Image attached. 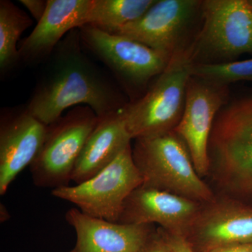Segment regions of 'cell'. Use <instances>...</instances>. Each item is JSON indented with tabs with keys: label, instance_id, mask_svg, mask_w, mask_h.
<instances>
[{
	"label": "cell",
	"instance_id": "cell-18",
	"mask_svg": "<svg viewBox=\"0 0 252 252\" xmlns=\"http://www.w3.org/2000/svg\"><path fill=\"white\" fill-rule=\"evenodd\" d=\"M33 24L24 11L9 0L0 1V70L1 75L20 63L18 42Z\"/></svg>",
	"mask_w": 252,
	"mask_h": 252
},
{
	"label": "cell",
	"instance_id": "cell-4",
	"mask_svg": "<svg viewBox=\"0 0 252 252\" xmlns=\"http://www.w3.org/2000/svg\"><path fill=\"white\" fill-rule=\"evenodd\" d=\"M210 171L227 190H252V96L226 104L209 141Z\"/></svg>",
	"mask_w": 252,
	"mask_h": 252
},
{
	"label": "cell",
	"instance_id": "cell-9",
	"mask_svg": "<svg viewBox=\"0 0 252 252\" xmlns=\"http://www.w3.org/2000/svg\"><path fill=\"white\" fill-rule=\"evenodd\" d=\"M81 42L105 64L128 91L147 90L149 81L167 67L170 60L130 38L86 25L79 28Z\"/></svg>",
	"mask_w": 252,
	"mask_h": 252
},
{
	"label": "cell",
	"instance_id": "cell-22",
	"mask_svg": "<svg viewBox=\"0 0 252 252\" xmlns=\"http://www.w3.org/2000/svg\"><path fill=\"white\" fill-rule=\"evenodd\" d=\"M140 252H170L158 232L152 233Z\"/></svg>",
	"mask_w": 252,
	"mask_h": 252
},
{
	"label": "cell",
	"instance_id": "cell-13",
	"mask_svg": "<svg viewBox=\"0 0 252 252\" xmlns=\"http://www.w3.org/2000/svg\"><path fill=\"white\" fill-rule=\"evenodd\" d=\"M92 0H48L45 14L18 46L20 62L47 60L68 33L88 25Z\"/></svg>",
	"mask_w": 252,
	"mask_h": 252
},
{
	"label": "cell",
	"instance_id": "cell-24",
	"mask_svg": "<svg viewBox=\"0 0 252 252\" xmlns=\"http://www.w3.org/2000/svg\"><path fill=\"white\" fill-rule=\"evenodd\" d=\"M250 4H251V5L252 6V0H251V1H250Z\"/></svg>",
	"mask_w": 252,
	"mask_h": 252
},
{
	"label": "cell",
	"instance_id": "cell-6",
	"mask_svg": "<svg viewBox=\"0 0 252 252\" xmlns=\"http://www.w3.org/2000/svg\"><path fill=\"white\" fill-rule=\"evenodd\" d=\"M98 117L87 106H77L47 126L45 140L30 165L36 187H67L74 167Z\"/></svg>",
	"mask_w": 252,
	"mask_h": 252
},
{
	"label": "cell",
	"instance_id": "cell-3",
	"mask_svg": "<svg viewBox=\"0 0 252 252\" xmlns=\"http://www.w3.org/2000/svg\"><path fill=\"white\" fill-rule=\"evenodd\" d=\"M191 66L186 51L176 55L142 96L123 107L121 116L132 139L175 130L185 110Z\"/></svg>",
	"mask_w": 252,
	"mask_h": 252
},
{
	"label": "cell",
	"instance_id": "cell-21",
	"mask_svg": "<svg viewBox=\"0 0 252 252\" xmlns=\"http://www.w3.org/2000/svg\"><path fill=\"white\" fill-rule=\"evenodd\" d=\"M19 2L28 10L36 22L45 14L48 4L47 0H20Z\"/></svg>",
	"mask_w": 252,
	"mask_h": 252
},
{
	"label": "cell",
	"instance_id": "cell-23",
	"mask_svg": "<svg viewBox=\"0 0 252 252\" xmlns=\"http://www.w3.org/2000/svg\"><path fill=\"white\" fill-rule=\"evenodd\" d=\"M206 252H252V242L218 247Z\"/></svg>",
	"mask_w": 252,
	"mask_h": 252
},
{
	"label": "cell",
	"instance_id": "cell-19",
	"mask_svg": "<svg viewBox=\"0 0 252 252\" xmlns=\"http://www.w3.org/2000/svg\"><path fill=\"white\" fill-rule=\"evenodd\" d=\"M191 75L220 85L240 81H252V59L242 61L192 64Z\"/></svg>",
	"mask_w": 252,
	"mask_h": 252
},
{
	"label": "cell",
	"instance_id": "cell-5",
	"mask_svg": "<svg viewBox=\"0 0 252 252\" xmlns=\"http://www.w3.org/2000/svg\"><path fill=\"white\" fill-rule=\"evenodd\" d=\"M186 53L193 64L231 62L252 53L250 1H203L200 26Z\"/></svg>",
	"mask_w": 252,
	"mask_h": 252
},
{
	"label": "cell",
	"instance_id": "cell-1",
	"mask_svg": "<svg viewBox=\"0 0 252 252\" xmlns=\"http://www.w3.org/2000/svg\"><path fill=\"white\" fill-rule=\"evenodd\" d=\"M80 32L74 30L53 51L26 106L44 125L59 120L69 107L87 106L98 117L122 110V94L83 51Z\"/></svg>",
	"mask_w": 252,
	"mask_h": 252
},
{
	"label": "cell",
	"instance_id": "cell-14",
	"mask_svg": "<svg viewBox=\"0 0 252 252\" xmlns=\"http://www.w3.org/2000/svg\"><path fill=\"white\" fill-rule=\"evenodd\" d=\"M65 220L77 235L70 252H140L153 233L152 225L109 221L77 208L68 210Z\"/></svg>",
	"mask_w": 252,
	"mask_h": 252
},
{
	"label": "cell",
	"instance_id": "cell-12",
	"mask_svg": "<svg viewBox=\"0 0 252 252\" xmlns=\"http://www.w3.org/2000/svg\"><path fill=\"white\" fill-rule=\"evenodd\" d=\"M201 210L198 202L141 186L126 200L118 223H158L167 233L184 237Z\"/></svg>",
	"mask_w": 252,
	"mask_h": 252
},
{
	"label": "cell",
	"instance_id": "cell-7",
	"mask_svg": "<svg viewBox=\"0 0 252 252\" xmlns=\"http://www.w3.org/2000/svg\"><path fill=\"white\" fill-rule=\"evenodd\" d=\"M142 184L130 145L90 180L53 189L51 194L74 204L85 215L118 223L126 200Z\"/></svg>",
	"mask_w": 252,
	"mask_h": 252
},
{
	"label": "cell",
	"instance_id": "cell-20",
	"mask_svg": "<svg viewBox=\"0 0 252 252\" xmlns=\"http://www.w3.org/2000/svg\"><path fill=\"white\" fill-rule=\"evenodd\" d=\"M158 232L170 252H194L193 249L184 237L167 233L162 228Z\"/></svg>",
	"mask_w": 252,
	"mask_h": 252
},
{
	"label": "cell",
	"instance_id": "cell-10",
	"mask_svg": "<svg viewBox=\"0 0 252 252\" xmlns=\"http://www.w3.org/2000/svg\"><path fill=\"white\" fill-rule=\"evenodd\" d=\"M228 86L192 75L189 78L183 116L174 131L185 142L200 177L210 172L208 147L212 126L228 102Z\"/></svg>",
	"mask_w": 252,
	"mask_h": 252
},
{
	"label": "cell",
	"instance_id": "cell-2",
	"mask_svg": "<svg viewBox=\"0 0 252 252\" xmlns=\"http://www.w3.org/2000/svg\"><path fill=\"white\" fill-rule=\"evenodd\" d=\"M142 187L165 190L200 203L216 200L194 167L189 149L175 131L135 140L132 148Z\"/></svg>",
	"mask_w": 252,
	"mask_h": 252
},
{
	"label": "cell",
	"instance_id": "cell-16",
	"mask_svg": "<svg viewBox=\"0 0 252 252\" xmlns=\"http://www.w3.org/2000/svg\"><path fill=\"white\" fill-rule=\"evenodd\" d=\"M132 140L120 111L98 117L74 167L72 182L79 185L97 175L131 145Z\"/></svg>",
	"mask_w": 252,
	"mask_h": 252
},
{
	"label": "cell",
	"instance_id": "cell-15",
	"mask_svg": "<svg viewBox=\"0 0 252 252\" xmlns=\"http://www.w3.org/2000/svg\"><path fill=\"white\" fill-rule=\"evenodd\" d=\"M208 205L202 208L184 238L206 247L205 252L218 247L252 242V209L229 201L215 200Z\"/></svg>",
	"mask_w": 252,
	"mask_h": 252
},
{
	"label": "cell",
	"instance_id": "cell-8",
	"mask_svg": "<svg viewBox=\"0 0 252 252\" xmlns=\"http://www.w3.org/2000/svg\"><path fill=\"white\" fill-rule=\"evenodd\" d=\"M202 4L199 0H157L140 19L112 34L138 41L170 61L191 44L201 21Z\"/></svg>",
	"mask_w": 252,
	"mask_h": 252
},
{
	"label": "cell",
	"instance_id": "cell-11",
	"mask_svg": "<svg viewBox=\"0 0 252 252\" xmlns=\"http://www.w3.org/2000/svg\"><path fill=\"white\" fill-rule=\"evenodd\" d=\"M47 126L27 109H6L0 119V195L31 165L45 140Z\"/></svg>",
	"mask_w": 252,
	"mask_h": 252
},
{
	"label": "cell",
	"instance_id": "cell-17",
	"mask_svg": "<svg viewBox=\"0 0 252 252\" xmlns=\"http://www.w3.org/2000/svg\"><path fill=\"white\" fill-rule=\"evenodd\" d=\"M157 0H92L88 25L107 32L135 22Z\"/></svg>",
	"mask_w": 252,
	"mask_h": 252
}]
</instances>
